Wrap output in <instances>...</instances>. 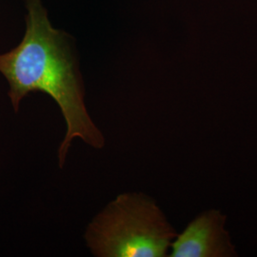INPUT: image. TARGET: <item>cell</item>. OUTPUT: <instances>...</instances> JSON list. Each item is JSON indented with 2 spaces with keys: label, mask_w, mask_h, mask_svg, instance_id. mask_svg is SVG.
<instances>
[{
  "label": "cell",
  "mask_w": 257,
  "mask_h": 257,
  "mask_svg": "<svg viewBox=\"0 0 257 257\" xmlns=\"http://www.w3.org/2000/svg\"><path fill=\"white\" fill-rule=\"evenodd\" d=\"M25 7L24 37L16 48L0 54V73L9 83L8 95L16 112L31 92L46 93L58 105L67 125L58 150L62 168L74 138L95 149L104 147L105 139L85 105L73 37L52 25L42 0H25Z\"/></svg>",
  "instance_id": "1"
},
{
  "label": "cell",
  "mask_w": 257,
  "mask_h": 257,
  "mask_svg": "<svg viewBox=\"0 0 257 257\" xmlns=\"http://www.w3.org/2000/svg\"><path fill=\"white\" fill-rule=\"evenodd\" d=\"M176 235L153 199L123 193L94 217L85 238L94 256L163 257Z\"/></svg>",
  "instance_id": "2"
},
{
  "label": "cell",
  "mask_w": 257,
  "mask_h": 257,
  "mask_svg": "<svg viewBox=\"0 0 257 257\" xmlns=\"http://www.w3.org/2000/svg\"><path fill=\"white\" fill-rule=\"evenodd\" d=\"M227 217L216 210L205 211L172 242V257H230L235 250L225 230Z\"/></svg>",
  "instance_id": "3"
}]
</instances>
